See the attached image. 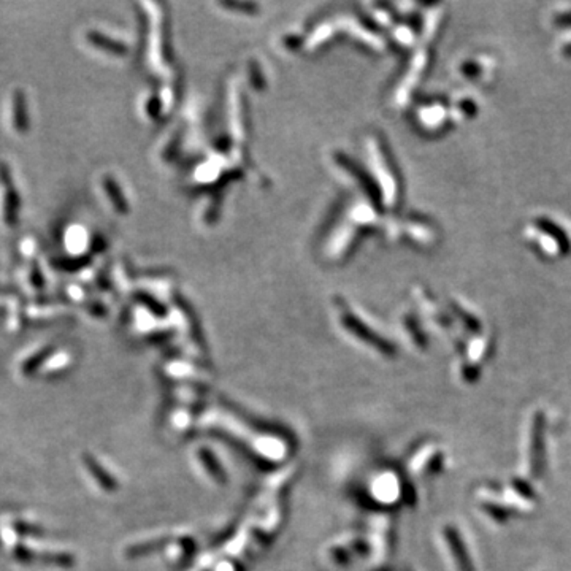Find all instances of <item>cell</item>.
<instances>
[{"label":"cell","instance_id":"277c9868","mask_svg":"<svg viewBox=\"0 0 571 571\" xmlns=\"http://www.w3.org/2000/svg\"><path fill=\"white\" fill-rule=\"evenodd\" d=\"M13 100V124L19 134H27L31 127L29 103H27V94L23 89H16L11 95Z\"/></svg>","mask_w":571,"mask_h":571},{"label":"cell","instance_id":"8992f818","mask_svg":"<svg viewBox=\"0 0 571 571\" xmlns=\"http://www.w3.org/2000/svg\"><path fill=\"white\" fill-rule=\"evenodd\" d=\"M103 186H105V191L108 194L110 200L113 201V205H115L116 210L121 211V213L127 211V201H125L122 192L120 189V186H117L116 181L113 178L107 177L105 179H103Z\"/></svg>","mask_w":571,"mask_h":571},{"label":"cell","instance_id":"30bf717a","mask_svg":"<svg viewBox=\"0 0 571 571\" xmlns=\"http://www.w3.org/2000/svg\"><path fill=\"white\" fill-rule=\"evenodd\" d=\"M514 487H516L520 496L528 497V498L535 497V491L525 481H519V479H516V481H514Z\"/></svg>","mask_w":571,"mask_h":571},{"label":"cell","instance_id":"9c48e42d","mask_svg":"<svg viewBox=\"0 0 571 571\" xmlns=\"http://www.w3.org/2000/svg\"><path fill=\"white\" fill-rule=\"evenodd\" d=\"M484 510L491 514L492 518L498 519L500 522H503L506 518H510V511L503 510V508L498 506V505H486Z\"/></svg>","mask_w":571,"mask_h":571},{"label":"cell","instance_id":"52a82bcc","mask_svg":"<svg viewBox=\"0 0 571 571\" xmlns=\"http://www.w3.org/2000/svg\"><path fill=\"white\" fill-rule=\"evenodd\" d=\"M90 262L89 256H80V257H70V259H59L54 261V267L66 271H76L83 267H86Z\"/></svg>","mask_w":571,"mask_h":571},{"label":"cell","instance_id":"3957f363","mask_svg":"<svg viewBox=\"0 0 571 571\" xmlns=\"http://www.w3.org/2000/svg\"><path fill=\"white\" fill-rule=\"evenodd\" d=\"M444 536H446V541H448L452 555H454V560L457 563L459 570H461V571H475V567H473V562H471V557L468 555V551H466V548H465V543L461 538V535H459V532L456 530V528H452V527L444 528Z\"/></svg>","mask_w":571,"mask_h":571},{"label":"cell","instance_id":"7a4b0ae2","mask_svg":"<svg viewBox=\"0 0 571 571\" xmlns=\"http://www.w3.org/2000/svg\"><path fill=\"white\" fill-rule=\"evenodd\" d=\"M545 416L541 413L535 414L532 424V436H530V463H532V475L536 478L541 476L543 466H545Z\"/></svg>","mask_w":571,"mask_h":571},{"label":"cell","instance_id":"ba28073f","mask_svg":"<svg viewBox=\"0 0 571 571\" xmlns=\"http://www.w3.org/2000/svg\"><path fill=\"white\" fill-rule=\"evenodd\" d=\"M31 281L32 284L36 286L37 289H41L45 286V280H43V273H41L40 266L37 262L32 263V268H31Z\"/></svg>","mask_w":571,"mask_h":571},{"label":"cell","instance_id":"8fae6325","mask_svg":"<svg viewBox=\"0 0 571 571\" xmlns=\"http://www.w3.org/2000/svg\"><path fill=\"white\" fill-rule=\"evenodd\" d=\"M0 294H11V289L10 288H6V286H2L0 284Z\"/></svg>","mask_w":571,"mask_h":571},{"label":"cell","instance_id":"6da1fadb","mask_svg":"<svg viewBox=\"0 0 571 571\" xmlns=\"http://www.w3.org/2000/svg\"><path fill=\"white\" fill-rule=\"evenodd\" d=\"M0 184L5 187L4 197V219L6 226H15L21 208V197L11 178V170L6 162L0 161Z\"/></svg>","mask_w":571,"mask_h":571},{"label":"cell","instance_id":"5b68a950","mask_svg":"<svg viewBox=\"0 0 571 571\" xmlns=\"http://www.w3.org/2000/svg\"><path fill=\"white\" fill-rule=\"evenodd\" d=\"M88 40L97 48H102V50H105L108 53H113V54H125V48L124 45L117 43V41L108 38L107 36H103L100 32H95V31H90L88 32Z\"/></svg>","mask_w":571,"mask_h":571}]
</instances>
